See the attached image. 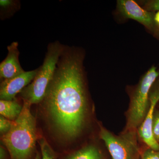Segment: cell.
<instances>
[{
  "mask_svg": "<svg viewBox=\"0 0 159 159\" xmlns=\"http://www.w3.org/2000/svg\"><path fill=\"white\" fill-rule=\"evenodd\" d=\"M152 33L159 39V11H157L155 14L154 27Z\"/></svg>",
  "mask_w": 159,
  "mask_h": 159,
  "instance_id": "obj_17",
  "label": "cell"
},
{
  "mask_svg": "<svg viewBox=\"0 0 159 159\" xmlns=\"http://www.w3.org/2000/svg\"><path fill=\"white\" fill-rule=\"evenodd\" d=\"M7 152L5 148L3 146H1L0 147V159H7Z\"/></svg>",
  "mask_w": 159,
  "mask_h": 159,
  "instance_id": "obj_18",
  "label": "cell"
},
{
  "mask_svg": "<svg viewBox=\"0 0 159 159\" xmlns=\"http://www.w3.org/2000/svg\"><path fill=\"white\" fill-rule=\"evenodd\" d=\"M12 2L10 0H1L0 1V6L3 7H9L12 4Z\"/></svg>",
  "mask_w": 159,
  "mask_h": 159,
  "instance_id": "obj_19",
  "label": "cell"
},
{
  "mask_svg": "<svg viewBox=\"0 0 159 159\" xmlns=\"http://www.w3.org/2000/svg\"><path fill=\"white\" fill-rule=\"evenodd\" d=\"M141 159H159V151H156L148 148L144 152Z\"/></svg>",
  "mask_w": 159,
  "mask_h": 159,
  "instance_id": "obj_16",
  "label": "cell"
},
{
  "mask_svg": "<svg viewBox=\"0 0 159 159\" xmlns=\"http://www.w3.org/2000/svg\"><path fill=\"white\" fill-rule=\"evenodd\" d=\"M39 143L41 150L42 159H55L56 155L44 138H40Z\"/></svg>",
  "mask_w": 159,
  "mask_h": 159,
  "instance_id": "obj_12",
  "label": "cell"
},
{
  "mask_svg": "<svg viewBox=\"0 0 159 159\" xmlns=\"http://www.w3.org/2000/svg\"><path fill=\"white\" fill-rule=\"evenodd\" d=\"M159 76L157 68L152 66L142 77L131 97L125 130H137L145 120L149 105L151 89Z\"/></svg>",
  "mask_w": 159,
  "mask_h": 159,
  "instance_id": "obj_4",
  "label": "cell"
},
{
  "mask_svg": "<svg viewBox=\"0 0 159 159\" xmlns=\"http://www.w3.org/2000/svg\"><path fill=\"white\" fill-rule=\"evenodd\" d=\"M34 159H41V157L40 155V154L38 152L36 153V155H35Z\"/></svg>",
  "mask_w": 159,
  "mask_h": 159,
  "instance_id": "obj_20",
  "label": "cell"
},
{
  "mask_svg": "<svg viewBox=\"0 0 159 159\" xmlns=\"http://www.w3.org/2000/svg\"><path fill=\"white\" fill-rule=\"evenodd\" d=\"M152 133L157 142L159 143V111H155L152 125Z\"/></svg>",
  "mask_w": 159,
  "mask_h": 159,
  "instance_id": "obj_14",
  "label": "cell"
},
{
  "mask_svg": "<svg viewBox=\"0 0 159 159\" xmlns=\"http://www.w3.org/2000/svg\"><path fill=\"white\" fill-rule=\"evenodd\" d=\"M18 46V43L14 42L7 48L8 55L0 64V77L2 80L13 78L25 72L19 60Z\"/></svg>",
  "mask_w": 159,
  "mask_h": 159,
  "instance_id": "obj_9",
  "label": "cell"
},
{
  "mask_svg": "<svg viewBox=\"0 0 159 159\" xmlns=\"http://www.w3.org/2000/svg\"><path fill=\"white\" fill-rule=\"evenodd\" d=\"M83 60L82 52L65 48L42 102L51 125L66 140L77 138L87 119Z\"/></svg>",
  "mask_w": 159,
  "mask_h": 159,
  "instance_id": "obj_1",
  "label": "cell"
},
{
  "mask_svg": "<svg viewBox=\"0 0 159 159\" xmlns=\"http://www.w3.org/2000/svg\"><path fill=\"white\" fill-rule=\"evenodd\" d=\"M99 149L93 146L89 145L70 155L65 159H101Z\"/></svg>",
  "mask_w": 159,
  "mask_h": 159,
  "instance_id": "obj_11",
  "label": "cell"
},
{
  "mask_svg": "<svg viewBox=\"0 0 159 159\" xmlns=\"http://www.w3.org/2000/svg\"><path fill=\"white\" fill-rule=\"evenodd\" d=\"M38 69L25 71L16 77L3 80L0 86L1 100H15V97L30 84L37 74Z\"/></svg>",
  "mask_w": 159,
  "mask_h": 159,
  "instance_id": "obj_8",
  "label": "cell"
},
{
  "mask_svg": "<svg viewBox=\"0 0 159 159\" xmlns=\"http://www.w3.org/2000/svg\"><path fill=\"white\" fill-rule=\"evenodd\" d=\"M99 136L112 159H139L140 151L137 130H124L117 136L100 126Z\"/></svg>",
  "mask_w": 159,
  "mask_h": 159,
  "instance_id": "obj_5",
  "label": "cell"
},
{
  "mask_svg": "<svg viewBox=\"0 0 159 159\" xmlns=\"http://www.w3.org/2000/svg\"><path fill=\"white\" fill-rule=\"evenodd\" d=\"M153 86V85H152ZM149 105L145 120L139 126L138 134L149 148L159 151V143L157 142L152 133V120L157 103L159 101V80L155 87H152L149 93Z\"/></svg>",
  "mask_w": 159,
  "mask_h": 159,
  "instance_id": "obj_6",
  "label": "cell"
},
{
  "mask_svg": "<svg viewBox=\"0 0 159 159\" xmlns=\"http://www.w3.org/2000/svg\"><path fill=\"white\" fill-rule=\"evenodd\" d=\"M23 106L15 100H0L1 116L14 121L19 116L22 111Z\"/></svg>",
  "mask_w": 159,
  "mask_h": 159,
  "instance_id": "obj_10",
  "label": "cell"
},
{
  "mask_svg": "<svg viewBox=\"0 0 159 159\" xmlns=\"http://www.w3.org/2000/svg\"><path fill=\"white\" fill-rule=\"evenodd\" d=\"M142 8L150 12L159 11V0H150L142 2Z\"/></svg>",
  "mask_w": 159,
  "mask_h": 159,
  "instance_id": "obj_13",
  "label": "cell"
},
{
  "mask_svg": "<svg viewBox=\"0 0 159 159\" xmlns=\"http://www.w3.org/2000/svg\"><path fill=\"white\" fill-rule=\"evenodd\" d=\"M117 9L122 17L135 20L152 32L155 12L145 10L133 0L117 1Z\"/></svg>",
  "mask_w": 159,
  "mask_h": 159,
  "instance_id": "obj_7",
  "label": "cell"
},
{
  "mask_svg": "<svg viewBox=\"0 0 159 159\" xmlns=\"http://www.w3.org/2000/svg\"><path fill=\"white\" fill-rule=\"evenodd\" d=\"M65 48L58 42L49 45L43 63L38 68L36 76L20 93L23 101L28 102L31 105L42 102Z\"/></svg>",
  "mask_w": 159,
  "mask_h": 159,
  "instance_id": "obj_3",
  "label": "cell"
},
{
  "mask_svg": "<svg viewBox=\"0 0 159 159\" xmlns=\"http://www.w3.org/2000/svg\"><path fill=\"white\" fill-rule=\"evenodd\" d=\"M13 121L6 119L3 116H0V133L2 135L7 134L12 126Z\"/></svg>",
  "mask_w": 159,
  "mask_h": 159,
  "instance_id": "obj_15",
  "label": "cell"
},
{
  "mask_svg": "<svg viewBox=\"0 0 159 159\" xmlns=\"http://www.w3.org/2000/svg\"><path fill=\"white\" fill-rule=\"evenodd\" d=\"M23 101L19 116L13 121L10 130L1 137L11 159H30L35 150L37 139L36 122L30 111L31 104Z\"/></svg>",
  "mask_w": 159,
  "mask_h": 159,
  "instance_id": "obj_2",
  "label": "cell"
}]
</instances>
